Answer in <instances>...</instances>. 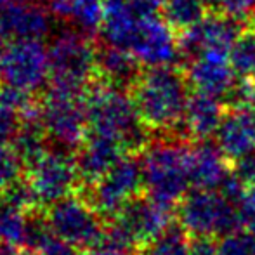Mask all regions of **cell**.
Listing matches in <instances>:
<instances>
[{"mask_svg":"<svg viewBox=\"0 0 255 255\" xmlns=\"http://www.w3.org/2000/svg\"><path fill=\"white\" fill-rule=\"evenodd\" d=\"M130 91L139 117L149 130L182 134V122L191 98V85L184 71L175 66L149 68L142 71Z\"/></svg>","mask_w":255,"mask_h":255,"instance_id":"obj_1","label":"cell"},{"mask_svg":"<svg viewBox=\"0 0 255 255\" xmlns=\"http://www.w3.org/2000/svg\"><path fill=\"white\" fill-rule=\"evenodd\" d=\"M89 132L113 137L128 153H137L148 146L149 128L142 124L137 106L127 89L99 80L85 94Z\"/></svg>","mask_w":255,"mask_h":255,"instance_id":"obj_2","label":"cell"},{"mask_svg":"<svg viewBox=\"0 0 255 255\" xmlns=\"http://www.w3.org/2000/svg\"><path fill=\"white\" fill-rule=\"evenodd\" d=\"M191 141L182 134H161L142 149L144 189L149 198L175 208L191 186Z\"/></svg>","mask_w":255,"mask_h":255,"instance_id":"obj_3","label":"cell"},{"mask_svg":"<svg viewBox=\"0 0 255 255\" xmlns=\"http://www.w3.org/2000/svg\"><path fill=\"white\" fill-rule=\"evenodd\" d=\"M49 87L70 94H85L98 75V49L91 37L75 28L63 30L52 38L49 45Z\"/></svg>","mask_w":255,"mask_h":255,"instance_id":"obj_4","label":"cell"},{"mask_svg":"<svg viewBox=\"0 0 255 255\" xmlns=\"http://www.w3.org/2000/svg\"><path fill=\"white\" fill-rule=\"evenodd\" d=\"M175 208L177 224L191 238H222L242 229L240 207L219 189L191 188Z\"/></svg>","mask_w":255,"mask_h":255,"instance_id":"obj_5","label":"cell"},{"mask_svg":"<svg viewBox=\"0 0 255 255\" xmlns=\"http://www.w3.org/2000/svg\"><path fill=\"white\" fill-rule=\"evenodd\" d=\"M38 111L45 132L56 142V148L75 151L84 144L89 130L85 94H70L49 87Z\"/></svg>","mask_w":255,"mask_h":255,"instance_id":"obj_6","label":"cell"},{"mask_svg":"<svg viewBox=\"0 0 255 255\" xmlns=\"http://www.w3.org/2000/svg\"><path fill=\"white\" fill-rule=\"evenodd\" d=\"M144 189L142 161L137 154H125L103 179L91 186L89 202L103 219H115L122 208Z\"/></svg>","mask_w":255,"mask_h":255,"instance_id":"obj_7","label":"cell"},{"mask_svg":"<svg viewBox=\"0 0 255 255\" xmlns=\"http://www.w3.org/2000/svg\"><path fill=\"white\" fill-rule=\"evenodd\" d=\"M47 221L57 236L75 249H94L104 240L106 226L89 200L66 196L49 207Z\"/></svg>","mask_w":255,"mask_h":255,"instance_id":"obj_8","label":"cell"},{"mask_svg":"<svg viewBox=\"0 0 255 255\" xmlns=\"http://www.w3.org/2000/svg\"><path fill=\"white\" fill-rule=\"evenodd\" d=\"M28 182L37 203L51 207L52 203L66 198L80 182L75 156L68 149H47L28 165Z\"/></svg>","mask_w":255,"mask_h":255,"instance_id":"obj_9","label":"cell"},{"mask_svg":"<svg viewBox=\"0 0 255 255\" xmlns=\"http://www.w3.org/2000/svg\"><path fill=\"white\" fill-rule=\"evenodd\" d=\"M125 51L148 68L175 66L182 57L179 35L163 17L153 16L139 19L125 45Z\"/></svg>","mask_w":255,"mask_h":255,"instance_id":"obj_10","label":"cell"},{"mask_svg":"<svg viewBox=\"0 0 255 255\" xmlns=\"http://www.w3.org/2000/svg\"><path fill=\"white\" fill-rule=\"evenodd\" d=\"M49 51L40 40L9 44L0 63L2 85L16 87L33 94L49 82Z\"/></svg>","mask_w":255,"mask_h":255,"instance_id":"obj_11","label":"cell"},{"mask_svg":"<svg viewBox=\"0 0 255 255\" xmlns=\"http://www.w3.org/2000/svg\"><path fill=\"white\" fill-rule=\"evenodd\" d=\"M247 28L249 24L245 19L228 16V14L210 12L198 24L179 33L181 52L188 59L207 51L229 54Z\"/></svg>","mask_w":255,"mask_h":255,"instance_id":"obj_12","label":"cell"},{"mask_svg":"<svg viewBox=\"0 0 255 255\" xmlns=\"http://www.w3.org/2000/svg\"><path fill=\"white\" fill-rule=\"evenodd\" d=\"M186 77L195 92L217 99H229L240 82L229 54L217 51H207L191 57Z\"/></svg>","mask_w":255,"mask_h":255,"instance_id":"obj_13","label":"cell"},{"mask_svg":"<svg viewBox=\"0 0 255 255\" xmlns=\"http://www.w3.org/2000/svg\"><path fill=\"white\" fill-rule=\"evenodd\" d=\"M172 210L174 208L154 202L149 196H137L125 205L113 221L128 233L139 249H144L174 224Z\"/></svg>","mask_w":255,"mask_h":255,"instance_id":"obj_14","label":"cell"},{"mask_svg":"<svg viewBox=\"0 0 255 255\" xmlns=\"http://www.w3.org/2000/svg\"><path fill=\"white\" fill-rule=\"evenodd\" d=\"M52 21L44 7L33 2H12L0 7V38L3 42L44 40L51 33Z\"/></svg>","mask_w":255,"mask_h":255,"instance_id":"obj_15","label":"cell"},{"mask_svg":"<svg viewBox=\"0 0 255 255\" xmlns=\"http://www.w3.org/2000/svg\"><path fill=\"white\" fill-rule=\"evenodd\" d=\"M215 144L231 163L255 151V106H228Z\"/></svg>","mask_w":255,"mask_h":255,"instance_id":"obj_16","label":"cell"},{"mask_svg":"<svg viewBox=\"0 0 255 255\" xmlns=\"http://www.w3.org/2000/svg\"><path fill=\"white\" fill-rule=\"evenodd\" d=\"M128 153L120 141L103 134L89 132L84 144L77 149L75 161L80 181L92 186L103 179Z\"/></svg>","mask_w":255,"mask_h":255,"instance_id":"obj_17","label":"cell"},{"mask_svg":"<svg viewBox=\"0 0 255 255\" xmlns=\"http://www.w3.org/2000/svg\"><path fill=\"white\" fill-rule=\"evenodd\" d=\"M231 165L233 163L219 149L217 144H212L210 141H195V144L191 146V161H189L191 188L219 189L231 175Z\"/></svg>","mask_w":255,"mask_h":255,"instance_id":"obj_18","label":"cell"},{"mask_svg":"<svg viewBox=\"0 0 255 255\" xmlns=\"http://www.w3.org/2000/svg\"><path fill=\"white\" fill-rule=\"evenodd\" d=\"M224 113L226 108L221 99L195 92L186 108L182 134L189 141H208L221 127Z\"/></svg>","mask_w":255,"mask_h":255,"instance_id":"obj_19","label":"cell"},{"mask_svg":"<svg viewBox=\"0 0 255 255\" xmlns=\"http://www.w3.org/2000/svg\"><path fill=\"white\" fill-rule=\"evenodd\" d=\"M98 75L101 80L122 89H132L141 77L142 64L134 54L115 45H103L98 49Z\"/></svg>","mask_w":255,"mask_h":255,"instance_id":"obj_20","label":"cell"},{"mask_svg":"<svg viewBox=\"0 0 255 255\" xmlns=\"http://www.w3.org/2000/svg\"><path fill=\"white\" fill-rule=\"evenodd\" d=\"M51 14L92 38L101 33L104 0H51Z\"/></svg>","mask_w":255,"mask_h":255,"instance_id":"obj_21","label":"cell"},{"mask_svg":"<svg viewBox=\"0 0 255 255\" xmlns=\"http://www.w3.org/2000/svg\"><path fill=\"white\" fill-rule=\"evenodd\" d=\"M207 5L203 0H163L161 17L175 31L189 30L207 16Z\"/></svg>","mask_w":255,"mask_h":255,"instance_id":"obj_22","label":"cell"},{"mask_svg":"<svg viewBox=\"0 0 255 255\" xmlns=\"http://www.w3.org/2000/svg\"><path fill=\"white\" fill-rule=\"evenodd\" d=\"M26 212L0 203V243L26 249Z\"/></svg>","mask_w":255,"mask_h":255,"instance_id":"obj_23","label":"cell"},{"mask_svg":"<svg viewBox=\"0 0 255 255\" xmlns=\"http://www.w3.org/2000/svg\"><path fill=\"white\" fill-rule=\"evenodd\" d=\"M229 57L240 77L255 82V28H247L243 31L233 45Z\"/></svg>","mask_w":255,"mask_h":255,"instance_id":"obj_24","label":"cell"},{"mask_svg":"<svg viewBox=\"0 0 255 255\" xmlns=\"http://www.w3.org/2000/svg\"><path fill=\"white\" fill-rule=\"evenodd\" d=\"M193 247V238L181 228L172 224L163 235H160L149 245L154 255H189Z\"/></svg>","mask_w":255,"mask_h":255,"instance_id":"obj_25","label":"cell"},{"mask_svg":"<svg viewBox=\"0 0 255 255\" xmlns=\"http://www.w3.org/2000/svg\"><path fill=\"white\" fill-rule=\"evenodd\" d=\"M219 255H255V235L249 229H236L219 238Z\"/></svg>","mask_w":255,"mask_h":255,"instance_id":"obj_26","label":"cell"},{"mask_svg":"<svg viewBox=\"0 0 255 255\" xmlns=\"http://www.w3.org/2000/svg\"><path fill=\"white\" fill-rule=\"evenodd\" d=\"M24 160L10 144H0V189L21 179Z\"/></svg>","mask_w":255,"mask_h":255,"instance_id":"obj_27","label":"cell"},{"mask_svg":"<svg viewBox=\"0 0 255 255\" xmlns=\"http://www.w3.org/2000/svg\"><path fill=\"white\" fill-rule=\"evenodd\" d=\"M2 205H9V207L19 208V210L26 212L28 208H31L33 205H37V198L33 195V189H31L30 182L23 181H16L14 184L7 186L5 189H2V200H0Z\"/></svg>","mask_w":255,"mask_h":255,"instance_id":"obj_28","label":"cell"},{"mask_svg":"<svg viewBox=\"0 0 255 255\" xmlns=\"http://www.w3.org/2000/svg\"><path fill=\"white\" fill-rule=\"evenodd\" d=\"M210 12L228 14L240 19H249L255 12V0H203Z\"/></svg>","mask_w":255,"mask_h":255,"instance_id":"obj_29","label":"cell"},{"mask_svg":"<svg viewBox=\"0 0 255 255\" xmlns=\"http://www.w3.org/2000/svg\"><path fill=\"white\" fill-rule=\"evenodd\" d=\"M21 115L5 106V103L0 98V144L12 142L16 132L19 130Z\"/></svg>","mask_w":255,"mask_h":255,"instance_id":"obj_30","label":"cell"},{"mask_svg":"<svg viewBox=\"0 0 255 255\" xmlns=\"http://www.w3.org/2000/svg\"><path fill=\"white\" fill-rule=\"evenodd\" d=\"M35 254H40V255H77V249H75L73 245H70L68 242H64L61 236H57L56 233L51 229V233L45 236L44 242L40 243V247H38Z\"/></svg>","mask_w":255,"mask_h":255,"instance_id":"obj_31","label":"cell"},{"mask_svg":"<svg viewBox=\"0 0 255 255\" xmlns=\"http://www.w3.org/2000/svg\"><path fill=\"white\" fill-rule=\"evenodd\" d=\"M233 170H235V174L238 175L240 179H243L247 184L255 182V151H252L250 154H247L245 158L236 161Z\"/></svg>","mask_w":255,"mask_h":255,"instance_id":"obj_32","label":"cell"},{"mask_svg":"<svg viewBox=\"0 0 255 255\" xmlns=\"http://www.w3.org/2000/svg\"><path fill=\"white\" fill-rule=\"evenodd\" d=\"M240 208L255 212V182L249 184V188H247V196H245V200H243V203L240 205Z\"/></svg>","mask_w":255,"mask_h":255,"instance_id":"obj_33","label":"cell"},{"mask_svg":"<svg viewBox=\"0 0 255 255\" xmlns=\"http://www.w3.org/2000/svg\"><path fill=\"white\" fill-rule=\"evenodd\" d=\"M82 255H124V254L117 252V250L110 249V247H106V245H99V247H94V249L85 250V254H82Z\"/></svg>","mask_w":255,"mask_h":255,"instance_id":"obj_34","label":"cell"},{"mask_svg":"<svg viewBox=\"0 0 255 255\" xmlns=\"http://www.w3.org/2000/svg\"><path fill=\"white\" fill-rule=\"evenodd\" d=\"M7 42H3L2 38H0V63H2V59H3V54H5V49H7Z\"/></svg>","mask_w":255,"mask_h":255,"instance_id":"obj_35","label":"cell"},{"mask_svg":"<svg viewBox=\"0 0 255 255\" xmlns=\"http://www.w3.org/2000/svg\"><path fill=\"white\" fill-rule=\"evenodd\" d=\"M132 255H154V254L148 249V250H135V252L132 254Z\"/></svg>","mask_w":255,"mask_h":255,"instance_id":"obj_36","label":"cell"},{"mask_svg":"<svg viewBox=\"0 0 255 255\" xmlns=\"http://www.w3.org/2000/svg\"><path fill=\"white\" fill-rule=\"evenodd\" d=\"M9 2H10V0H0V7L5 5V3H9Z\"/></svg>","mask_w":255,"mask_h":255,"instance_id":"obj_37","label":"cell"},{"mask_svg":"<svg viewBox=\"0 0 255 255\" xmlns=\"http://www.w3.org/2000/svg\"><path fill=\"white\" fill-rule=\"evenodd\" d=\"M24 2H33L35 3V2H40V0H24Z\"/></svg>","mask_w":255,"mask_h":255,"instance_id":"obj_38","label":"cell"}]
</instances>
